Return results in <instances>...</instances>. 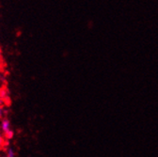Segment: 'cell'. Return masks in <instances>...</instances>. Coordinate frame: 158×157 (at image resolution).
Segmentation results:
<instances>
[{
  "instance_id": "cell-1",
  "label": "cell",
  "mask_w": 158,
  "mask_h": 157,
  "mask_svg": "<svg viewBox=\"0 0 158 157\" xmlns=\"http://www.w3.org/2000/svg\"><path fill=\"white\" fill-rule=\"evenodd\" d=\"M0 131L3 134L7 141L10 140L14 135L13 130L11 129V123L7 118H4L3 120L0 121Z\"/></svg>"
},
{
  "instance_id": "cell-2",
  "label": "cell",
  "mask_w": 158,
  "mask_h": 157,
  "mask_svg": "<svg viewBox=\"0 0 158 157\" xmlns=\"http://www.w3.org/2000/svg\"><path fill=\"white\" fill-rule=\"evenodd\" d=\"M8 145V141L5 139V137L3 135V134L0 131V151H2L3 149H6Z\"/></svg>"
},
{
  "instance_id": "cell-3",
  "label": "cell",
  "mask_w": 158,
  "mask_h": 157,
  "mask_svg": "<svg viewBox=\"0 0 158 157\" xmlns=\"http://www.w3.org/2000/svg\"><path fill=\"white\" fill-rule=\"evenodd\" d=\"M15 155H16V152L12 148L7 147L5 149V157H15Z\"/></svg>"
},
{
  "instance_id": "cell-4",
  "label": "cell",
  "mask_w": 158,
  "mask_h": 157,
  "mask_svg": "<svg viewBox=\"0 0 158 157\" xmlns=\"http://www.w3.org/2000/svg\"><path fill=\"white\" fill-rule=\"evenodd\" d=\"M5 85V74L2 72V70H0V89L4 88Z\"/></svg>"
},
{
  "instance_id": "cell-5",
  "label": "cell",
  "mask_w": 158,
  "mask_h": 157,
  "mask_svg": "<svg viewBox=\"0 0 158 157\" xmlns=\"http://www.w3.org/2000/svg\"><path fill=\"white\" fill-rule=\"evenodd\" d=\"M5 114H6V109L3 105V104H0V121L3 120L5 118Z\"/></svg>"
},
{
  "instance_id": "cell-6",
  "label": "cell",
  "mask_w": 158,
  "mask_h": 157,
  "mask_svg": "<svg viewBox=\"0 0 158 157\" xmlns=\"http://www.w3.org/2000/svg\"><path fill=\"white\" fill-rule=\"evenodd\" d=\"M3 62H4V60H3V53H2L1 47H0V70H1L2 67H3Z\"/></svg>"
}]
</instances>
